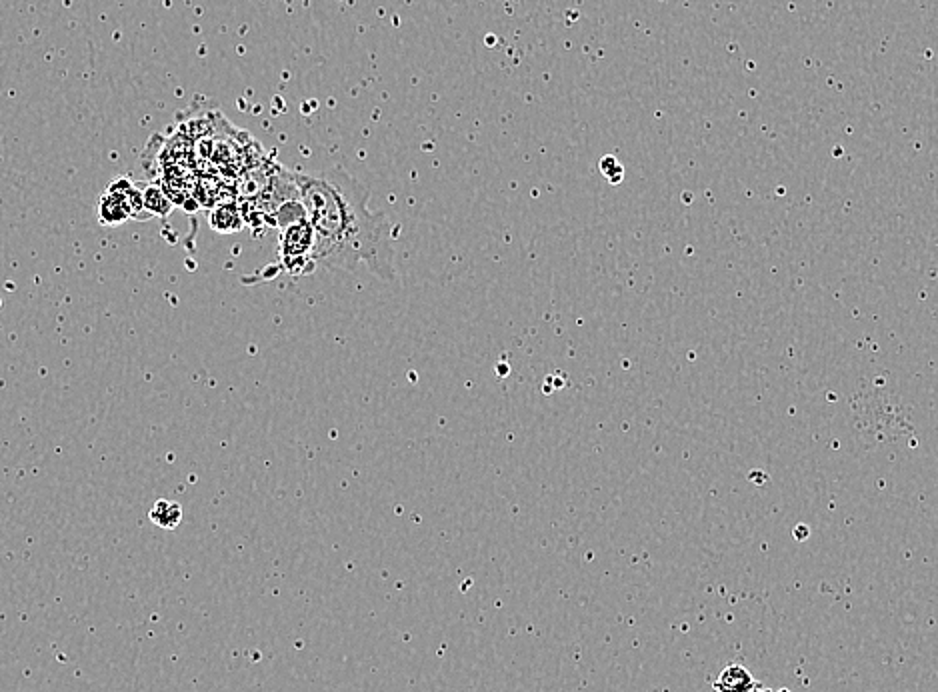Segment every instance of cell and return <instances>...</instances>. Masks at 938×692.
Listing matches in <instances>:
<instances>
[{
    "label": "cell",
    "mask_w": 938,
    "mask_h": 692,
    "mask_svg": "<svg viewBox=\"0 0 938 692\" xmlns=\"http://www.w3.org/2000/svg\"><path fill=\"white\" fill-rule=\"evenodd\" d=\"M292 180L314 234V268H366L384 282L396 278L390 220L368 208L370 190L364 184L344 170L292 172Z\"/></svg>",
    "instance_id": "1"
},
{
    "label": "cell",
    "mask_w": 938,
    "mask_h": 692,
    "mask_svg": "<svg viewBox=\"0 0 938 692\" xmlns=\"http://www.w3.org/2000/svg\"><path fill=\"white\" fill-rule=\"evenodd\" d=\"M278 224H280V260L282 266L294 274H306L314 270L312 262V248H314V234L308 224V218L300 206L294 202L292 206L286 204L278 210Z\"/></svg>",
    "instance_id": "2"
},
{
    "label": "cell",
    "mask_w": 938,
    "mask_h": 692,
    "mask_svg": "<svg viewBox=\"0 0 938 692\" xmlns=\"http://www.w3.org/2000/svg\"><path fill=\"white\" fill-rule=\"evenodd\" d=\"M142 208V194L126 178L114 180L98 202V220L104 226H118L128 218L138 216Z\"/></svg>",
    "instance_id": "3"
},
{
    "label": "cell",
    "mask_w": 938,
    "mask_h": 692,
    "mask_svg": "<svg viewBox=\"0 0 938 692\" xmlns=\"http://www.w3.org/2000/svg\"><path fill=\"white\" fill-rule=\"evenodd\" d=\"M756 684L750 670L742 664H728L716 682L712 684L714 692H750Z\"/></svg>",
    "instance_id": "4"
},
{
    "label": "cell",
    "mask_w": 938,
    "mask_h": 692,
    "mask_svg": "<svg viewBox=\"0 0 938 692\" xmlns=\"http://www.w3.org/2000/svg\"><path fill=\"white\" fill-rule=\"evenodd\" d=\"M152 524L164 530H174L182 520V506L174 500H156L148 512Z\"/></svg>",
    "instance_id": "5"
},
{
    "label": "cell",
    "mask_w": 938,
    "mask_h": 692,
    "mask_svg": "<svg viewBox=\"0 0 938 692\" xmlns=\"http://www.w3.org/2000/svg\"><path fill=\"white\" fill-rule=\"evenodd\" d=\"M162 202H166V198L162 196V192H158L154 188H148L142 196V206L148 208V212H154V214H166L168 212V208H164Z\"/></svg>",
    "instance_id": "6"
},
{
    "label": "cell",
    "mask_w": 938,
    "mask_h": 692,
    "mask_svg": "<svg viewBox=\"0 0 938 692\" xmlns=\"http://www.w3.org/2000/svg\"><path fill=\"white\" fill-rule=\"evenodd\" d=\"M600 172H602L612 184H616V182L622 180V164H620L614 156H604V158L600 160Z\"/></svg>",
    "instance_id": "7"
},
{
    "label": "cell",
    "mask_w": 938,
    "mask_h": 692,
    "mask_svg": "<svg viewBox=\"0 0 938 692\" xmlns=\"http://www.w3.org/2000/svg\"><path fill=\"white\" fill-rule=\"evenodd\" d=\"M750 692H772V690H768V688H764V686H760V684H754Z\"/></svg>",
    "instance_id": "8"
},
{
    "label": "cell",
    "mask_w": 938,
    "mask_h": 692,
    "mask_svg": "<svg viewBox=\"0 0 938 692\" xmlns=\"http://www.w3.org/2000/svg\"><path fill=\"white\" fill-rule=\"evenodd\" d=\"M778 692H790V690H786V688H782V690H778Z\"/></svg>",
    "instance_id": "9"
}]
</instances>
